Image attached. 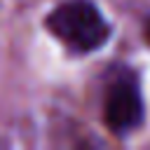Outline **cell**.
Here are the masks:
<instances>
[{
	"instance_id": "1",
	"label": "cell",
	"mask_w": 150,
	"mask_h": 150,
	"mask_svg": "<svg viewBox=\"0 0 150 150\" xmlns=\"http://www.w3.org/2000/svg\"><path fill=\"white\" fill-rule=\"evenodd\" d=\"M45 26L75 54H89L101 49L110 38V23L89 0H68L54 7Z\"/></svg>"
},
{
	"instance_id": "2",
	"label": "cell",
	"mask_w": 150,
	"mask_h": 150,
	"mask_svg": "<svg viewBox=\"0 0 150 150\" xmlns=\"http://www.w3.org/2000/svg\"><path fill=\"white\" fill-rule=\"evenodd\" d=\"M103 115L115 134H127L143 122V98L134 75H120L108 87Z\"/></svg>"
},
{
	"instance_id": "3",
	"label": "cell",
	"mask_w": 150,
	"mask_h": 150,
	"mask_svg": "<svg viewBox=\"0 0 150 150\" xmlns=\"http://www.w3.org/2000/svg\"><path fill=\"white\" fill-rule=\"evenodd\" d=\"M143 35H145V42L150 45V19L145 21V28H143Z\"/></svg>"
}]
</instances>
